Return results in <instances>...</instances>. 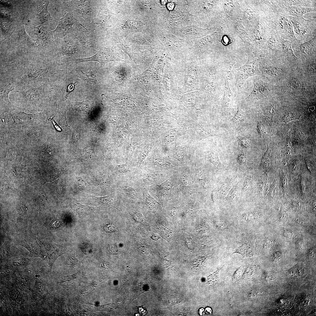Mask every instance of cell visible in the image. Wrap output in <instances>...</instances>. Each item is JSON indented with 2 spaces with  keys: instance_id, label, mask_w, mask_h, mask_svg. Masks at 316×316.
<instances>
[{
  "instance_id": "obj_6",
  "label": "cell",
  "mask_w": 316,
  "mask_h": 316,
  "mask_svg": "<svg viewBox=\"0 0 316 316\" xmlns=\"http://www.w3.org/2000/svg\"><path fill=\"white\" fill-rule=\"evenodd\" d=\"M171 12V26L177 27L186 25L187 22L189 23L193 20V16L187 11L186 8L181 5L177 4L176 7Z\"/></svg>"
},
{
  "instance_id": "obj_21",
  "label": "cell",
  "mask_w": 316,
  "mask_h": 316,
  "mask_svg": "<svg viewBox=\"0 0 316 316\" xmlns=\"http://www.w3.org/2000/svg\"><path fill=\"white\" fill-rule=\"evenodd\" d=\"M21 38L26 45L30 47H39L40 45L39 40L34 39L29 36L26 32L24 24H23L21 33Z\"/></svg>"
},
{
  "instance_id": "obj_12",
  "label": "cell",
  "mask_w": 316,
  "mask_h": 316,
  "mask_svg": "<svg viewBox=\"0 0 316 316\" xmlns=\"http://www.w3.org/2000/svg\"><path fill=\"white\" fill-rule=\"evenodd\" d=\"M292 46L298 50L303 56L307 58L315 53L316 46V37L304 43L292 44Z\"/></svg>"
},
{
  "instance_id": "obj_22",
  "label": "cell",
  "mask_w": 316,
  "mask_h": 316,
  "mask_svg": "<svg viewBox=\"0 0 316 316\" xmlns=\"http://www.w3.org/2000/svg\"><path fill=\"white\" fill-rule=\"evenodd\" d=\"M262 73L272 76H277L280 75L281 74L282 71V70L279 66L274 65H266L262 67Z\"/></svg>"
},
{
  "instance_id": "obj_45",
  "label": "cell",
  "mask_w": 316,
  "mask_h": 316,
  "mask_svg": "<svg viewBox=\"0 0 316 316\" xmlns=\"http://www.w3.org/2000/svg\"><path fill=\"white\" fill-rule=\"evenodd\" d=\"M315 249L314 248H310L308 252L307 256L308 258L312 259L315 256Z\"/></svg>"
},
{
  "instance_id": "obj_42",
  "label": "cell",
  "mask_w": 316,
  "mask_h": 316,
  "mask_svg": "<svg viewBox=\"0 0 316 316\" xmlns=\"http://www.w3.org/2000/svg\"><path fill=\"white\" fill-rule=\"evenodd\" d=\"M103 229L104 230L107 232H112L116 230L115 226L112 224L106 225L104 227Z\"/></svg>"
},
{
  "instance_id": "obj_27",
  "label": "cell",
  "mask_w": 316,
  "mask_h": 316,
  "mask_svg": "<svg viewBox=\"0 0 316 316\" xmlns=\"http://www.w3.org/2000/svg\"><path fill=\"white\" fill-rule=\"evenodd\" d=\"M91 197L96 200V201H97L98 202L100 203L103 205H110L113 201L111 197L108 196L105 197H96L92 196Z\"/></svg>"
},
{
  "instance_id": "obj_17",
  "label": "cell",
  "mask_w": 316,
  "mask_h": 316,
  "mask_svg": "<svg viewBox=\"0 0 316 316\" xmlns=\"http://www.w3.org/2000/svg\"><path fill=\"white\" fill-rule=\"evenodd\" d=\"M49 3L48 1H44L41 2L39 6V17L42 24L46 22L51 18L47 9Z\"/></svg>"
},
{
  "instance_id": "obj_11",
  "label": "cell",
  "mask_w": 316,
  "mask_h": 316,
  "mask_svg": "<svg viewBox=\"0 0 316 316\" xmlns=\"http://www.w3.org/2000/svg\"><path fill=\"white\" fill-rule=\"evenodd\" d=\"M22 239L19 241L18 243L20 245L24 246L28 250L30 255L42 258L44 257V253L36 239L32 238Z\"/></svg>"
},
{
  "instance_id": "obj_24",
  "label": "cell",
  "mask_w": 316,
  "mask_h": 316,
  "mask_svg": "<svg viewBox=\"0 0 316 316\" xmlns=\"http://www.w3.org/2000/svg\"><path fill=\"white\" fill-rule=\"evenodd\" d=\"M289 86L290 91L293 93H296L301 90L302 85L300 80L294 78L290 80Z\"/></svg>"
},
{
  "instance_id": "obj_8",
  "label": "cell",
  "mask_w": 316,
  "mask_h": 316,
  "mask_svg": "<svg viewBox=\"0 0 316 316\" xmlns=\"http://www.w3.org/2000/svg\"><path fill=\"white\" fill-rule=\"evenodd\" d=\"M231 73V68H228L224 78L225 83L224 96L221 108V111L222 113H227L230 110L234 100L233 95L229 86Z\"/></svg>"
},
{
  "instance_id": "obj_44",
  "label": "cell",
  "mask_w": 316,
  "mask_h": 316,
  "mask_svg": "<svg viewBox=\"0 0 316 316\" xmlns=\"http://www.w3.org/2000/svg\"><path fill=\"white\" fill-rule=\"evenodd\" d=\"M298 270L297 266H296L295 267L290 269L288 272V274L292 276L298 275Z\"/></svg>"
},
{
  "instance_id": "obj_51",
  "label": "cell",
  "mask_w": 316,
  "mask_h": 316,
  "mask_svg": "<svg viewBox=\"0 0 316 316\" xmlns=\"http://www.w3.org/2000/svg\"><path fill=\"white\" fill-rule=\"evenodd\" d=\"M175 4L173 2L168 3L167 5V7L168 10L170 11H172L174 8Z\"/></svg>"
},
{
  "instance_id": "obj_25",
  "label": "cell",
  "mask_w": 316,
  "mask_h": 316,
  "mask_svg": "<svg viewBox=\"0 0 316 316\" xmlns=\"http://www.w3.org/2000/svg\"><path fill=\"white\" fill-rule=\"evenodd\" d=\"M90 103V102L88 100L80 102H73L71 107L74 110L81 111L85 110Z\"/></svg>"
},
{
  "instance_id": "obj_3",
  "label": "cell",
  "mask_w": 316,
  "mask_h": 316,
  "mask_svg": "<svg viewBox=\"0 0 316 316\" xmlns=\"http://www.w3.org/2000/svg\"><path fill=\"white\" fill-rule=\"evenodd\" d=\"M73 14L71 4L59 19L56 28L52 31L55 39L64 37L68 34L73 35L78 32L79 27H84L78 22Z\"/></svg>"
},
{
  "instance_id": "obj_48",
  "label": "cell",
  "mask_w": 316,
  "mask_h": 316,
  "mask_svg": "<svg viewBox=\"0 0 316 316\" xmlns=\"http://www.w3.org/2000/svg\"><path fill=\"white\" fill-rule=\"evenodd\" d=\"M273 244V241L271 240L268 239L266 240L264 243V247L267 248H269L272 246Z\"/></svg>"
},
{
  "instance_id": "obj_57",
  "label": "cell",
  "mask_w": 316,
  "mask_h": 316,
  "mask_svg": "<svg viewBox=\"0 0 316 316\" xmlns=\"http://www.w3.org/2000/svg\"><path fill=\"white\" fill-rule=\"evenodd\" d=\"M205 311L208 314H211L212 312L211 309L209 308H207L205 309Z\"/></svg>"
},
{
  "instance_id": "obj_32",
  "label": "cell",
  "mask_w": 316,
  "mask_h": 316,
  "mask_svg": "<svg viewBox=\"0 0 316 316\" xmlns=\"http://www.w3.org/2000/svg\"><path fill=\"white\" fill-rule=\"evenodd\" d=\"M81 262L78 260L73 255L70 257L68 260V264L69 265L75 267L80 264Z\"/></svg>"
},
{
  "instance_id": "obj_4",
  "label": "cell",
  "mask_w": 316,
  "mask_h": 316,
  "mask_svg": "<svg viewBox=\"0 0 316 316\" xmlns=\"http://www.w3.org/2000/svg\"><path fill=\"white\" fill-rule=\"evenodd\" d=\"M73 14L90 22L97 16L96 1L88 0L71 1Z\"/></svg>"
},
{
  "instance_id": "obj_54",
  "label": "cell",
  "mask_w": 316,
  "mask_h": 316,
  "mask_svg": "<svg viewBox=\"0 0 316 316\" xmlns=\"http://www.w3.org/2000/svg\"><path fill=\"white\" fill-rule=\"evenodd\" d=\"M241 274V270L240 269H238L237 270L235 274H234V277L236 279H238L239 276H240Z\"/></svg>"
},
{
  "instance_id": "obj_52",
  "label": "cell",
  "mask_w": 316,
  "mask_h": 316,
  "mask_svg": "<svg viewBox=\"0 0 316 316\" xmlns=\"http://www.w3.org/2000/svg\"><path fill=\"white\" fill-rule=\"evenodd\" d=\"M284 236L288 238H291L293 235V233L289 231H286L284 232Z\"/></svg>"
},
{
  "instance_id": "obj_37",
  "label": "cell",
  "mask_w": 316,
  "mask_h": 316,
  "mask_svg": "<svg viewBox=\"0 0 316 316\" xmlns=\"http://www.w3.org/2000/svg\"><path fill=\"white\" fill-rule=\"evenodd\" d=\"M77 274L72 275L71 276H64V281H62V282H66L67 283H71L72 282V281H74L77 279V276H78Z\"/></svg>"
},
{
  "instance_id": "obj_35",
  "label": "cell",
  "mask_w": 316,
  "mask_h": 316,
  "mask_svg": "<svg viewBox=\"0 0 316 316\" xmlns=\"http://www.w3.org/2000/svg\"><path fill=\"white\" fill-rule=\"evenodd\" d=\"M258 132L261 136L265 135L267 134V130L265 126L262 123H259L257 126Z\"/></svg>"
},
{
  "instance_id": "obj_39",
  "label": "cell",
  "mask_w": 316,
  "mask_h": 316,
  "mask_svg": "<svg viewBox=\"0 0 316 316\" xmlns=\"http://www.w3.org/2000/svg\"><path fill=\"white\" fill-rule=\"evenodd\" d=\"M292 147L289 141H287L285 147V152L286 155H289L292 151Z\"/></svg>"
},
{
  "instance_id": "obj_33",
  "label": "cell",
  "mask_w": 316,
  "mask_h": 316,
  "mask_svg": "<svg viewBox=\"0 0 316 316\" xmlns=\"http://www.w3.org/2000/svg\"><path fill=\"white\" fill-rule=\"evenodd\" d=\"M276 109L272 105L268 106L266 109L265 113L269 117H272L276 114Z\"/></svg>"
},
{
  "instance_id": "obj_20",
  "label": "cell",
  "mask_w": 316,
  "mask_h": 316,
  "mask_svg": "<svg viewBox=\"0 0 316 316\" xmlns=\"http://www.w3.org/2000/svg\"><path fill=\"white\" fill-rule=\"evenodd\" d=\"M71 206L75 211L81 213H89L94 211L93 207L88 206L82 205L77 200L73 199L70 203Z\"/></svg>"
},
{
  "instance_id": "obj_1",
  "label": "cell",
  "mask_w": 316,
  "mask_h": 316,
  "mask_svg": "<svg viewBox=\"0 0 316 316\" xmlns=\"http://www.w3.org/2000/svg\"><path fill=\"white\" fill-rule=\"evenodd\" d=\"M267 25L283 39L290 41L292 44L301 43L296 38L290 16L285 11L284 6L273 12H269Z\"/></svg>"
},
{
  "instance_id": "obj_19",
  "label": "cell",
  "mask_w": 316,
  "mask_h": 316,
  "mask_svg": "<svg viewBox=\"0 0 316 316\" xmlns=\"http://www.w3.org/2000/svg\"><path fill=\"white\" fill-rule=\"evenodd\" d=\"M215 33L213 34L209 35L201 39H199L197 40L194 44L193 46L194 48L196 49L206 48L207 47L211 45L213 42L214 40L213 38L215 35Z\"/></svg>"
},
{
  "instance_id": "obj_40",
  "label": "cell",
  "mask_w": 316,
  "mask_h": 316,
  "mask_svg": "<svg viewBox=\"0 0 316 316\" xmlns=\"http://www.w3.org/2000/svg\"><path fill=\"white\" fill-rule=\"evenodd\" d=\"M116 169L120 173H125L128 171V168L127 165H122L118 166Z\"/></svg>"
},
{
  "instance_id": "obj_26",
  "label": "cell",
  "mask_w": 316,
  "mask_h": 316,
  "mask_svg": "<svg viewBox=\"0 0 316 316\" xmlns=\"http://www.w3.org/2000/svg\"><path fill=\"white\" fill-rule=\"evenodd\" d=\"M251 247L249 244L246 243L238 248L235 253L241 254L244 257L249 256L251 252Z\"/></svg>"
},
{
  "instance_id": "obj_29",
  "label": "cell",
  "mask_w": 316,
  "mask_h": 316,
  "mask_svg": "<svg viewBox=\"0 0 316 316\" xmlns=\"http://www.w3.org/2000/svg\"><path fill=\"white\" fill-rule=\"evenodd\" d=\"M211 157L216 168L218 170H220L221 168V164L218 158L217 151H213L212 152Z\"/></svg>"
},
{
  "instance_id": "obj_23",
  "label": "cell",
  "mask_w": 316,
  "mask_h": 316,
  "mask_svg": "<svg viewBox=\"0 0 316 316\" xmlns=\"http://www.w3.org/2000/svg\"><path fill=\"white\" fill-rule=\"evenodd\" d=\"M245 114L244 111L240 107L237 108V111L234 117L231 120V123L233 126L239 124L241 121L245 118Z\"/></svg>"
},
{
  "instance_id": "obj_10",
  "label": "cell",
  "mask_w": 316,
  "mask_h": 316,
  "mask_svg": "<svg viewBox=\"0 0 316 316\" xmlns=\"http://www.w3.org/2000/svg\"><path fill=\"white\" fill-rule=\"evenodd\" d=\"M269 90L267 86L262 81L256 80L254 83V87L250 94L243 101L252 102L267 96Z\"/></svg>"
},
{
  "instance_id": "obj_14",
  "label": "cell",
  "mask_w": 316,
  "mask_h": 316,
  "mask_svg": "<svg viewBox=\"0 0 316 316\" xmlns=\"http://www.w3.org/2000/svg\"><path fill=\"white\" fill-rule=\"evenodd\" d=\"M265 49L270 52H281L282 47L280 38L272 30L267 41Z\"/></svg>"
},
{
  "instance_id": "obj_30",
  "label": "cell",
  "mask_w": 316,
  "mask_h": 316,
  "mask_svg": "<svg viewBox=\"0 0 316 316\" xmlns=\"http://www.w3.org/2000/svg\"><path fill=\"white\" fill-rule=\"evenodd\" d=\"M269 150L268 147L267 150L264 154L261 161V163L262 165L265 167H268L270 165V157L269 156Z\"/></svg>"
},
{
  "instance_id": "obj_55",
  "label": "cell",
  "mask_w": 316,
  "mask_h": 316,
  "mask_svg": "<svg viewBox=\"0 0 316 316\" xmlns=\"http://www.w3.org/2000/svg\"><path fill=\"white\" fill-rule=\"evenodd\" d=\"M51 120L56 129L58 131H61V128L59 127L58 125L55 122L53 119L52 118L51 119Z\"/></svg>"
},
{
  "instance_id": "obj_2",
  "label": "cell",
  "mask_w": 316,
  "mask_h": 316,
  "mask_svg": "<svg viewBox=\"0 0 316 316\" xmlns=\"http://www.w3.org/2000/svg\"><path fill=\"white\" fill-rule=\"evenodd\" d=\"M290 17L295 36L301 43L316 37L315 19L309 20L303 17H293L290 16Z\"/></svg>"
},
{
  "instance_id": "obj_7",
  "label": "cell",
  "mask_w": 316,
  "mask_h": 316,
  "mask_svg": "<svg viewBox=\"0 0 316 316\" xmlns=\"http://www.w3.org/2000/svg\"><path fill=\"white\" fill-rule=\"evenodd\" d=\"M95 32L94 30L86 29L72 35L80 42L83 50L85 51L96 48L97 46L98 36L95 34Z\"/></svg>"
},
{
  "instance_id": "obj_31",
  "label": "cell",
  "mask_w": 316,
  "mask_h": 316,
  "mask_svg": "<svg viewBox=\"0 0 316 316\" xmlns=\"http://www.w3.org/2000/svg\"><path fill=\"white\" fill-rule=\"evenodd\" d=\"M236 27L241 30H240L237 28L238 33L241 36L242 38L245 39V38L247 37V34L246 32L245 29L242 25V23L240 21L238 22Z\"/></svg>"
},
{
  "instance_id": "obj_36",
  "label": "cell",
  "mask_w": 316,
  "mask_h": 316,
  "mask_svg": "<svg viewBox=\"0 0 316 316\" xmlns=\"http://www.w3.org/2000/svg\"><path fill=\"white\" fill-rule=\"evenodd\" d=\"M78 83V81L72 83H71L68 86L66 90V94L65 96V99H67L69 94L72 92L75 89V85H76Z\"/></svg>"
},
{
  "instance_id": "obj_58",
  "label": "cell",
  "mask_w": 316,
  "mask_h": 316,
  "mask_svg": "<svg viewBox=\"0 0 316 316\" xmlns=\"http://www.w3.org/2000/svg\"><path fill=\"white\" fill-rule=\"evenodd\" d=\"M204 311V309L203 308H201L200 309L199 313L200 315H202L203 314Z\"/></svg>"
},
{
  "instance_id": "obj_49",
  "label": "cell",
  "mask_w": 316,
  "mask_h": 316,
  "mask_svg": "<svg viewBox=\"0 0 316 316\" xmlns=\"http://www.w3.org/2000/svg\"><path fill=\"white\" fill-rule=\"evenodd\" d=\"M296 244L298 249H301L302 248L303 245V239L301 238L298 239L296 242Z\"/></svg>"
},
{
  "instance_id": "obj_38",
  "label": "cell",
  "mask_w": 316,
  "mask_h": 316,
  "mask_svg": "<svg viewBox=\"0 0 316 316\" xmlns=\"http://www.w3.org/2000/svg\"><path fill=\"white\" fill-rule=\"evenodd\" d=\"M238 138L243 147L247 149L249 146V143L247 140L244 138L239 136Z\"/></svg>"
},
{
  "instance_id": "obj_47",
  "label": "cell",
  "mask_w": 316,
  "mask_h": 316,
  "mask_svg": "<svg viewBox=\"0 0 316 316\" xmlns=\"http://www.w3.org/2000/svg\"><path fill=\"white\" fill-rule=\"evenodd\" d=\"M280 220L283 223H286L288 220V216L286 213H284L280 216Z\"/></svg>"
},
{
  "instance_id": "obj_15",
  "label": "cell",
  "mask_w": 316,
  "mask_h": 316,
  "mask_svg": "<svg viewBox=\"0 0 316 316\" xmlns=\"http://www.w3.org/2000/svg\"><path fill=\"white\" fill-rule=\"evenodd\" d=\"M34 31L38 38L47 42H51L54 39L52 31L47 27L42 25L34 28Z\"/></svg>"
},
{
  "instance_id": "obj_5",
  "label": "cell",
  "mask_w": 316,
  "mask_h": 316,
  "mask_svg": "<svg viewBox=\"0 0 316 316\" xmlns=\"http://www.w3.org/2000/svg\"><path fill=\"white\" fill-rule=\"evenodd\" d=\"M232 72L236 78L235 85L239 87H241L249 77L260 74L256 61L249 60L244 65L233 69Z\"/></svg>"
},
{
  "instance_id": "obj_56",
  "label": "cell",
  "mask_w": 316,
  "mask_h": 316,
  "mask_svg": "<svg viewBox=\"0 0 316 316\" xmlns=\"http://www.w3.org/2000/svg\"><path fill=\"white\" fill-rule=\"evenodd\" d=\"M281 255V253L280 252H277L275 253L274 257L275 258L278 259L280 257Z\"/></svg>"
},
{
  "instance_id": "obj_18",
  "label": "cell",
  "mask_w": 316,
  "mask_h": 316,
  "mask_svg": "<svg viewBox=\"0 0 316 316\" xmlns=\"http://www.w3.org/2000/svg\"><path fill=\"white\" fill-rule=\"evenodd\" d=\"M280 38L282 52L291 59H297V57L294 54L292 47L291 42L289 41Z\"/></svg>"
},
{
  "instance_id": "obj_13",
  "label": "cell",
  "mask_w": 316,
  "mask_h": 316,
  "mask_svg": "<svg viewBox=\"0 0 316 316\" xmlns=\"http://www.w3.org/2000/svg\"><path fill=\"white\" fill-rule=\"evenodd\" d=\"M179 30L180 34L187 38H197L205 35L207 32V29H205L194 25H190L181 28Z\"/></svg>"
},
{
  "instance_id": "obj_50",
  "label": "cell",
  "mask_w": 316,
  "mask_h": 316,
  "mask_svg": "<svg viewBox=\"0 0 316 316\" xmlns=\"http://www.w3.org/2000/svg\"><path fill=\"white\" fill-rule=\"evenodd\" d=\"M295 221L297 223L301 226H305L306 225V222L304 220L300 218H297L295 219Z\"/></svg>"
},
{
  "instance_id": "obj_41",
  "label": "cell",
  "mask_w": 316,
  "mask_h": 316,
  "mask_svg": "<svg viewBox=\"0 0 316 316\" xmlns=\"http://www.w3.org/2000/svg\"><path fill=\"white\" fill-rule=\"evenodd\" d=\"M133 218L137 221L142 222L143 221V218L142 215L137 212H134L132 214Z\"/></svg>"
},
{
  "instance_id": "obj_16",
  "label": "cell",
  "mask_w": 316,
  "mask_h": 316,
  "mask_svg": "<svg viewBox=\"0 0 316 316\" xmlns=\"http://www.w3.org/2000/svg\"><path fill=\"white\" fill-rule=\"evenodd\" d=\"M316 7L311 8L300 6H284V9L287 13L293 17H303L305 13L316 11Z\"/></svg>"
},
{
  "instance_id": "obj_53",
  "label": "cell",
  "mask_w": 316,
  "mask_h": 316,
  "mask_svg": "<svg viewBox=\"0 0 316 316\" xmlns=\"http://www.w3.org/2000/svg\"><path fill=\"white\" fill-rule=\"evenodd\" d=\"M305 162H306V165L307 166H308V168H309L310 169H312V168H313V165H312V164L310 162V161L308 160H306Z\"/></svg>"
},
{
  "instance_id": "obj_46",
  "label": "cell",
  "mask_w": 316,
  "mask_h": 316,
  "mask_svg": "<svg viewBox=\"0 0 316 316\" xmlns=\"http://www.w3.org/2000/svg\"><path fill=\"white\" fill-rule=\"evenodd\" d=\"M99 266L100 268L103 269H108L110 267L109 263L105 261H102L100 262L99 263Z\"/></svg>"
},
{
  "instance_id": "obj_43",
  "label": "cell",
  "mask_w": 316,
  "mask_h": 316,
  "mask_svg": "<svg viewBox=\"0 0 316 316\" xmlns=\"http://www.w3.org/2000/svg\"><path fill=\"white\" fill-rule=\"evenodd\" d=\"M246 157L244 154H241L238 158V160L240 164H244L246 162Z\"/></svg>"
},
{
  "instance_id": "obj_34",
  "label": "cell",
  "mask_w": 316,
  "mask_h": 316,
  "mask_svg": "<svg viewBox=\"0 0 316 316\" xmlns=\"http://www.w3.org/2000/svg\"><path fill=\"white\" fill-rule=\"evenodd\" d=\"M307 66V68L309 73H313L315 72L316 64L315 61H309Z\"/></svg>"
},
{
  "instance_id": "obj_9",
  "label": "cell",
  "mask_w": 316,
  "mask_h": 316,
  "mask_svg": "<svg viewBox=\"0 0 316 316\" xmlns=\"http://www.w3.org/2000/svg\"><path fill=\"white\" fill-rule=\"evenodd\" d=\"M42 243L47 254L49 264L51 269L57 259L61 255L67 253V248L52 241L45 242Z\"/></svg>"
},
{
  "instance_id": "obj_28",
  "label": "cell",
  "mask_w": 316,
  "mask_h": 316,
  "mask_svg": "<svg viewBox=\"0 0 316 316\" xmlns=\"http://www.w3.org/2000/svg\"><path fill=\"white\" fill-rule=\"evenodd\" d=\"M301 114L295 113H288L285 115L282 118V121L286 123L289 121L296 119L299 120Z\"/></svg>"
},
{
  "instance_id": "obj_59",
  "label": "cell",
  "mask_w": 316,
  "mask_h": 316,
  "mask_svg": "<svg viewBox=\"0 0 316 316\" xmlns=\"http://www.w3.org/2000/svg\"><path fill=\"white\" fill-rule=\"evenodd\" d=\"M167 3V1L166 0H162L161 1V3L163 5H165Z\"/></svg>"
}]
</instances>
